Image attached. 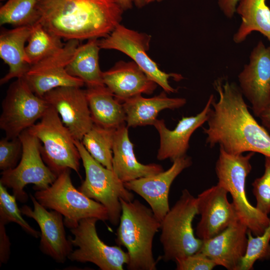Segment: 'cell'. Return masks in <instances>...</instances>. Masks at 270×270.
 <instances>
[{
  "instance_id": "cell-14",
  "label": "cell",
  "mask_w": 270,
  "mask_h": 270,
  "mask_svg": "<svg viewBox=\"0 0 270 270\" xmlns=\"http://www.w3.org/2000/svg\"><path fill=\"white\" fill-rule=\"evenodd\" d=\"M240 89L258 117L270 104V47L260 40L238 76Z\"/></svg>"
},
{
  "instance_id": "cell-15",
  "label": "cell",
  "mask_w": 270,
  "mask_h": 270,
  "mask_svg": "<svg viewBox=\"0 0 270 270\" xmlns=\"http://www.w3.org/2000/svg\"><path fill=\"white\" fill-rule=\"evenodd\" d=\"M228 191L217 184L204 190L196 198L198 214L200 215L196 230L202 240L210 238L239 220Z\"/></svg>"
},
{
  "instance_id": "cell-20",
  "label": "cell",
  "mask_w": 270,
  "mask_h": 270,
  "mask_svg": "<svg viewBox=\"0 0 270 270\" xmlns=\"http://www.w3.org/2000/svg\"><path fill=\"white\" fill-rule=\"evenodd\" d=\"M247 227L240 220L218 235L203 240L199 252L216 266L228 270H238L248 246Z\"/></svg>"
},
{
  "instance_id": "cell-17",
  "label": "cell",
  "mask_w": 270,
  "mask_h": 270,
  "mask_svg": "<svg viewBox=\"0 0 270 270\" xmlns=\"http://www.w3.org/2000/svg\"><path fill=\"white\" fill-rule=\"evenodd\" d=\"M30 198L34 209L24 205L20 210L22 214L38 223L40 230V250L57 262H64L73 251V246L66 237L63 216L54 210L48 211L32 194Z\"/></svg>"
},
{
  "instance_id": "cell-10",
  "label": "cell",
  "mask_w": 270,
  "mask_h": 270,
  "mask_svg": "<svg viewBox=\"0 0 270 270\" xmlns=\"http://www.w3.org/2000/svg\"><path fill=\"white\" fill-rule=\"evenodd\" d=\"M49 106L23 78H17L10 84L2 101L0 128L8 138L18 137L40 119Z\"/></svg>"
},
{
  "instance_id": "cell-31",
  "label": "cell",
  "mask_w": 270,
  "mask_h": 270,
  "mask_svg": "<svg viewBox=\"0 0 270 270\" xmlns=\"http://www.w3.org/2000/svg\"><path fill=\"white\" fill-rule=\"evenodd\" d=\"M247 234L246 250L238 270H252L256 261L270 258V223L260 235L253 236L249 230Z\"/></svg>"
},
{
  "instance_id": "cell-38",
  "label": "cell",
  "mask_w": 270,
  "mask_h": 270,
  "mask_svg": "<svg viewBox=\"0 0 270 270\" xmlns=\"http://www.w3.org/2000/svg\"><path fill=\"white\" fill-rule=\"evenodd\" d=\"M118 4L124 10L130 9L134 4L138 8L143 6L146 4V0H115Z\"/></svg>"
},
{
  "instance_id": "cell-2",
  "label": "cell",
  "mask_w": 270,
  "mask_h": 270,
  "mask_svg": "<svg viewBox=\"0 0 270 270\" xmlns=\"http://www.w3.org/2000/svg\"><path fill=\"white\" fill-rule=\"evenodd\" d=\"M38 10V22L66 41L107 36L124 12L115 0H40Z\"/></svg>"
},
{
  "instance_id": "cell-11",
  "label": "cell",
  "mask_w": 270,
  "mask_h": 270,
  "mask_svg": "<svg viewBox=\"0 0 270 270\" xmlns=\"http://www.w3.org/2000/svg\"><path fill=\"white\" fill-rule=\"evenodd\" d=\"M150 40V35L128 28L120 24L107 36L98 40V44L100 48L115 50L125 54L164 92H176L177 90L170 86L168 80L172 78L179 81L183 77L178 74L166 73L159 68L147 52Z\"/></svg>"
},
{
  "instance_id": "cell-16",
  "label": "cell",
  "mask_w": 270,
  "mask_h": 270,
  "mask_svg": "<svg viewBox=\"0 0 270 270\" xmlns=\"http://www.w3.org/2000/svg\"><path fill=\"white\" fill-rule=\"evenodd\" d=\"M81 88L59 87L50 90L43 96L49 106L59 114L74 140L80 141L94 124L86 90Z\"/></svg>"
},
{
  "instance_id": "cell-33",
  "label": "cell",
  "mask_w": 270,
  "mask_h": 270,
  "mask_svg": "<svg viewBox=\"0 0 270 270\" xmlns=\"http://www.w3.org/2000/svg\"><path fill=\"white\" fill-rule=\"evenodd\" d=\"M252 192L256 198V207L262 213H270V157L265 156L263 174L252 184Z\"/></svg>"
},
{
  "instance_id": "cell-12",
  "label": "cell",
  "mask_w": 270,
  "mask_h": 270,
  "mask_svg": "<svg viewBox=\"0 0 270 270\" xmlns=\"http://www.w3.org/2000/svg\"><path fill=\"white\" fill-rule=\"evenodd\" d=\"M96 218L81 220L78 224L71 229L74 238L69 236L73 246L78 248L68 257L72 262H90L102 270H122L129 262L128 252L118 246H110L98 236L96 230Z\"/></svg>"
},
{
  "instance_id": "cell-35",
  "label": "cell",
  "mask_w": 270,
  "mask_h": 270,
  "mask_svg": "<svg viewBox=\"0 0 270 270\" xmlns=\"http://www.w3.org/2000/svg\"><path fill=\"white\" fill-rule=\"evenodd\" d=\"M178 270H212L216 264L200 252L174 260Z\"/></svg>"
},
{
  "instance_id": "cell-28",
  "label": "cell",
  "mask_w": 270,
  "mask_h": 270,
  "mask_svg": "<svg viewBox=\"0 0 270 270\" xmlns=\"http://www.w3.org/2000/svg\"><path fill=\"white\" fill-rule=\"evenodd\" d=\"M62 40L38 22L32 26L26 46V62L31 66L54 54L64 46Z\"/></svg>"
},
{
  "instance_id": "cell-39",
  "label": "cell",
  "mask_w": 270,
  "mask_h": 270,
  "mask_svg": "<svg viewBox=\"0 0 270 270\" xmlns=\"http://www.w3.org/2000/svg\"><path fill=\"white\" fill-rule=\"evenodd\" d=\"M260 119L262 126L270 132V104L258 116Z\"/></svg>"
},
{
  "instance_id": "cell-24",
  "label": "cell",
  "mask_w": 270,
  "mask_h": 270,
  "mask_svg": "<svg viewBox=\"0 0 270 270\" xmlns=\"http://www.w3.org/2000/svg\"><path fill=\"white\" fill-rule=\"evenodd\" d=\"M166 92L164 91L150 98H144L140 94L124 100L122 103L126 115V126L132 128L154 126L160 111L178 108L186 104L185 98H169Z\"/></svg>"
},
{
  "instance_id": "cell-7",
  "label": "cell",
  "mask_w": 270,
  "mask_h": 270,
  "mask_svg": "<svg viewBox=\"0 0 270 270\" xmlns=\"http://www.w3.org/2000/svg\"><path fill=\"white\" fill-rule=\"evenodd\" d=\"M27 130L42 144V159L57 176L67 169L79 174L81 158L75 140L53 108L50 106L40 120Z\"/></svg>"
},
{
  "instance_id": "cell-4",
  "label": "cell",
  "mask_w": 270,
  "mask_h": 270,
  "mask_svg": "<svg viewBox=\"0 0 270 270\" xmlns=\"http://www.w3.org/2000/svg\"><path fill=\"white\" fill-rule=\"evenodd\" d=\"M254 154H233L220 148L216 164L218 184L230 193L239 220L253 236L261 234L270 223V218L249 202L246 193V180L251 172L250 160Z\"/></svg>"
},
{
  "instance_id": "cell-8",
  "label": "cell",
  "mask_w": 270,
  "mask_h": 270,
  "mask_svg": "<svg viewBox=\"0 0 270 270\" xmlns=\"http://www.w3.org/2000/svg\"><path fill=\"white\" fill-rule=\"evenodd\" d=\"M75 144L86 174L78 190L104 206L108 211V220L112 225L117 226L122 214L120 198L132 201L134 200L133 193L126 188L113 170L106 168L94 159L80 141L75 140Z\"/></svg>"
},
{
  "instance_id": "cell-34",
  "label": "cell",
  "mask_w": 270,
  "mask_h": 270,
  "mask_svg": "<svg viewBox=\"0 0 270 270\" xmlns=\"http://www.w3.org/2000/svg\"><path fill=\"white\" fill-rule=\"evenodd\" d=\"M22 144L20 138L9 139L5 137L0 140V169L3 171L14 168L20 160Z\"/></svg>"
},
{
  "instance_id": "cell-13",
  "label": "cell",
  "mask_w": 270,
  "mask_h": 270,
  "mask_svg": "<svg viewBox=\"0 0 270 270\" xmlns=\"http://www.w3.org/2000/svg\"><path fill=\"white\" fill-rule=\"evenodd\" d=\"M79 45L78 40L66 41L58 51L30 66L23 78L36 96L43 98L48 92L59 87L84 86L82 80L71 76L66 70Z\"/></svg>"
},
{
  "instance_id": "cell-22",
  "label": "cell",
  "mask_w": 270,
  "mask_h": 270,
  "mask_svg": "<svg viewBox=\"0 0 270 270\" xmlns=\"http://www.w3.org/2000/svg\"><path fill=\"white\" fill-rule=\"evenodd\" d=\"M128 126L124 124L116 130L112 147V170L124 183L158 174L162 171L156 164H144L136 159L134 144L128 136Z\"/></svg>"
},
{
  "instance_id": "cell-19",
  "label": "cell",
  "mask_w": 270,
  "mask_h": 270,
  "mask_svg": "<svg viewBox=\"0 0 270 270\" xmlns=\"http://www.w3.org/2000/svg\"><path fill=\"white\" fill-rule=\"evenodd\" d=\"M214 98L211 94L204 109L194 116H183L173 130L166 127L164 120H157L154 126L160 138L157 158L160 160L170 159L172 162L186 156L189 140L194 132L207 122Z\"/></svg>"
},
{
  "instance_id": "cell-9",
  "label": "cell",
  "mask_w": 270,
  "mask_h": 270,
  "mask_svg": "<svg viewBox=\"0 0 270 270\" xmlns=\"http://www.w3.org/2000/svg\"><path fill=\"white\" fill-rule=\"evenodd\" d=\"M19 137L22 144L20 160L14 168L2 172L0 183L12 189L16 200L25 202L28 200L24 190L25 186L32 184L36 190H44L56 180L58 176L42 159L40 140L27 130Z\"/></svg>"
},
{
  "instance_id": "cell-27",
  "label": "cell",
  "mask_w": 270,
  "mask_h": 270,
  "mask_svg": "<svg viewBox=\"0 0 270 270\" xmlns=\"http://www.w3.org/2000/svg\"><path fill=\"white\" fill-rule=\"evenodd\" d=\"M236 12L240 16L242 22L234 36V42L240 43L256 31L268 39L270 47V8L266 0H240Z\"/></svg>"
},
{
  "instance_id": "cell-32",
  "label": "cell",
  "mask_w": 270,
  "mask_h": 270,
  "mask_svg": "<svg viewBox=\"0 0 270 270\" xmlns=\"http://www.w3.org/2000/svg\"><path fill=\"white\" fill-rule=\"evenodd\" d=\"M16 200V198L10 195L6 188L0 183V223L6 225L14 222L32 236L36 238L40 236V232L32 227L22 218Z\"/></svg>"
},
{
  "instance_id": "cell-18",
  "label": "cell",
  "mask_w": 270,
  "mask_h": 270,
  "mask_svg": "<svg viewBox=\"0 0 270 270\" xmlns=\"http://www.w3.org/2000/svg\"><path fill=\"white\" fill-rule=\"evenodd\" d=\"M192 164L191 158L186 155L174 160L172 166L166 171L125 182L124 185L128 190L142 197L161 222L170 209L168 194L172 182Z\"/></svg>"
},
{
  "instance_id": "cell-3",
  "label": "cell",
  "mask_w": 270,
  "mask_h": 270,
  "mask_svg": "<svg viewBox=\"0 0 270 270\" xmlns=\"http://www.w3.org/2000/svg\"><path fill=\"white\" fill-rule=\"evenodd\" d=\"M122 214L116 232L117 243L124 246L129 256L130 270H156L152 253L155 234L161 222L152 210L138 200L120 198Z\"/></svg>"
},
{
  "instance_id": "cell-21",
  "label": "cell",
  "mask_w": 270,
  "mask_h": 270,
  "mask_svg": "<svg viewBox=\"0 0 270 270\" xmlns=\"http://www.w3.org/2000/svg\"><path fill=\"white\" fill-rule=\"evenodd\" d=\"M102 76L104 85L122 102L142 94H152L158 85L134 61L118 62Z\"/></svg>"
},
{
  "instance_id": "cell-36",
  "label": "cell",
  "mask_w": 270,
  "mask_h": 270,
  "mask_svg": "<svg viewBox=\"0 0 270 270\" xmlns=\"http://www.w3.org/2000/svg\"><path fill=\"white\" fill-rule=\"evenodd\" d=\"M10 246V242L6 232L5 224L0 223V265L8 261Z\"/></svg>"
},
{
  "instance_id": "cell-1",
  "label": "cell",
  "mask_w": 270,
  "mask_h": 270,
  "mask_svg": "<svg viewBox=\"0 0 270 270\" xmlns=\"http://www.w3.org/2000/svg\"><path fill=\"white\" fill-rule=\"evenodd\" d=\"M214 86L219 98H214L208 127L203 128L206 143L210 148L218 144L233 154L248 152L270 157V134L248 110L240 88L220 78Z\"/></svg>"
},
{
  "instance_id": "cell-29",
  "label": "cell",
  "mask_w": 270,
  "mask_h": 270,
  "mask_svg": "<svg viewBox=\"0 0 270 270\" xmlns=\"http://www.w3.org/2000/svg\"><path fill=\"white\" fill-rule=\"evenodd\" d=\"M116 129L94 124L80 141L90 156L106 168L112 170V147Z\"/></svg>"
},
{
  "instance_id": "cell-25",
  "label": "cell",
  "mask_w": 270,
  "mask_h": 270,
  "mask_svg": "<svg viewBox=\"0 0 270 270\" xmlns=\"http://www.w3.org/2000/svg\"><path fill=\"white\" fill-rule=\"evenodd\" d=\"M86 93L94 124L112 129L126 124L122 103L105 85L88 88Z\"/></svg>"
},
{
  "instance_id": "cell-23",
  "label": "cell",
  "mask_w": 270,
  "mask_h": 270,
  "mask_svg": "<svg viewBox=\"0 0 270 270\" xmlns=\"http://www.w3.org/2000/svg\"><path fill=\"white\" fill-rule=\"evenodd\" d=\"M32 26L16 27L2 30L0 34V57L8 66L0 80L1 85L12 78H23L30 66L26 61L25 48Z\"/></svg>"
},
{
  "instance_id": "cell-37",
  "label": "cell",
  "mask_w": 270,
  "mask_h": 270,
  "mask_svg": "<svg viewBox=\"0 0 270 270\" xmlns=\"http://www.w3.org/2000/svg\"><path fill=\"white\" fill-rule=\"evenodd\" d=\"M240 0H218V6L224 16L232 18L236 12V7Z\"/></svg>"
},
{
  "instance_id": "cell-30",
  "label": "cell",
  "mask_w": 270,
  "mask_h": 270,
  "mask_svg": "<svg viewBox=\"0 0 270 270\" xmlns=\"http://www.w3.org/2000/svg\"><path fill=\"white\" fill-rule=\"evenodd\" d=\"M40 0H8L0 8V26H32L39 19Z\"/></svg>"
},
{
  "instance_id": "cell-5",
  "label": "cell",
  "mask_w": 270,
  "mask_h": 270,
  "mask_svg": "<svg viewBox=\"0 0 270 270\" xmlns=\"http://www.w3.org/2000/svg\"><path fill=\"white\" fill-rule=\"evenodd\" d=\"M196 214V198L184 189L161 221L160 242L163 260H175L200 250L203 240L195 236L192 228Z\"/></svg>"
},
{
  "instance_id": "cell-26",
  "label": "cell",
  "mask_w": 270,
  "mask_h": 270,
  "mask_svg": "<svg viewBox=\"0 0 270 270\" xmlns=\"http://www.w3.org/2000/svg\"><path fill=\"white\" fill-rule=\"evenodd\" d=\"M79 45L66 66L68 73L82 80L88 88L104 86L99 64L100 49L98 38Z\"/></svg>"
},
{
  "instance_id": "cell-6",
  "label": "cell",
  "mask_w": 270,
  "mask_h": 270,
  "mask_svg": "<svg viewBox=\"0 0 270 270\" xmlns=\"http://www.w3.org/2000/svg\"><path fill=\"white\" fill-rule=\"evenodd\" d=\"M70 169L58 175L48 188L36 190L34 196L46 208L54 210L64 217V225L71 229L84 218H94L108 220V210L100 203L77 190L73 185Z\"/></svg>"
}]
</instances>
